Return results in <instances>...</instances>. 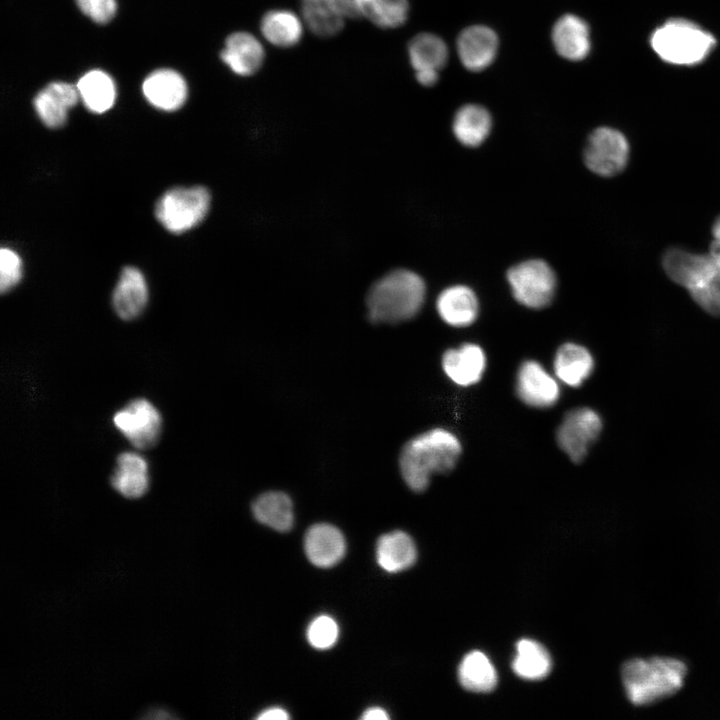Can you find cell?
<instances>
[{"label":"cell","mask_w":720,"mask_h":720,"mask_svg":"<svg viewBox=\"0 0 720 720\" xmlns=\"http://www.w3.org/2000/svg\"><path fill=\"white\" fill-rule=\"evenodd\" d=\"M462 452L458 437L451 431L435 428L410 439L399 458L401 475L415 492L424 491L431 476L451 471Z\"/></svg>","instance_id":"1"},{"label":"cell","mask_w":720,"mask_h":720,"mask_svg":"<svg viewBox=\"0 0 720 720\" xmlns=\"http://www.w3.org/2000/svg\"><path fill=\"white\" fill-rule=\"evenodd\" d=\"M687 667L670 657L634 658L623 664L622 683L629 701L647 706L677 693L683 686Z\"/></svg>","instance_id":"2"},{"label":"cell","mask_w":720,"mask_h":720,"mask_svg":"<svg viewBox=\"0 0 720 720\" xmlns=\"http://www.w3.org/2000/svg\"><path fill=\"white\" fill-rule=\"evenodd\" d=\"M426 294L423 279L416 273L398 269L378 280L367 294L368 317L374 323H398L414 317Z\"/></svg>","instance_id":"3"},{"label":"cell","mask_w":720,"mask_h":720,"mask_svg":"<svg viewBox=\"0 0 720 720\" xmlns=\"http://www.w3.org/2000/svg\"><path fill=\"white\" fill-rule=\"evenodd\" d=\"M715 44L711 33L683 18L664 22L650 36L652 49L663 61L681 66L703 62Z\"/></svg>","instance_id":"4"},{"label":"cell","mask_w":720,"mask_h":720,"mask_svg":"<svg viewBox=\"0 0 720 720\" xmlns=\"http://www.w3.org/2000/svg\"><path fill=\"white\" fill-rule=\"evenodd\" d=\"M209 206L210 194L206 188L175 187L160 197L155 206V216L166 230L183 233L206 217Z\"/></svg>","instance_id":"5"},{"label":"cell","mask_w":720,"mask_h":720,"mask_svg":"<svg viewBox=\"0 0 720 720\" xmlns=\"http://www.w3.org/2000/svg\"><path fill=\"white\" fill-rule=\"evenodd\" d=\"M507 281L514 298L522 305L540 309L549 305L556 290V276L541 259H531L512 266Z\"/></svg>","instance_id":"6"},{"label":"cell","mask_w":720,"mask_h":720,"mask_svg":"<svg viewBox=\"0 0 720 720\" xmlns=\"http://www.w3.org/2000/svg\"><path fill=\"white\" fill-rule=\"evenodd\" d=\"M630 156L626 136L611 127H599L588 137L584 148V162L593 173L612 177L621 173Z\"/></svg>","instance_id":"7"},{"label":"cell","mask_w":720,"mask_h":720,"mask_svg":"<svg viewBox=\"0 0 720 720\" xmlns=\"http://www.w3.org/2000/svg\"><path fill=\"white\" fill-rule=\"evenodd\" d=\"M601 429L602 420L596 411L587 407L576 408L562 419L556 432V441L571 461L579 463L597 440Z\"/></svg>","instance_id":"8"},{"label":"cell","mask_w":720,"mask_h":720,"mask_svg":"<svg viewBox=\"0 0 720 720\" xmlns=\"http://www.w3.org/2000/svg\"><path fill=\"white\" fill-rule=\"evenodd\" d=\"M113 423L131 444L139 449L153 447L161 434V415L146 399L131 401L114 414Z\"/></svg>","instance_id":"9"},{"label":"cell","mask_w":720,"mask_h":720,"mask_svg":"<svg viewBox=\"0 0 720 720\" xmlns=\"http://www.w3.org/2000/svg\"><path fill=\"white\" fill-rule=\"evenodd\" d=\"M556 376L550 374L539 362L527 360L519 367L516 377V393L526 405L534 408L553 406L560 397Z\"/></svg>","instance_id":"10"},{"label":"cell","mask_w":720,"mask_h":720,"mask_svg":"<svg viewBox=\"0 0 720 720\" xmlns=\"http://www.w3.org/2000/svg\"><path fill=\"white\" fill-rule=\"evenodd\" d=\"M662 266L672 281L690 290L710 280L716 268V261L710 253L696 254L672 247L665 251Z\"/></svg>","instance_id":"11"},{"label":"cell","mask_w":720,"mask_h":720,"mask_svg":"<svg viewBox=\"0 0 720 720\" xmlns=\"http://www.w3.org/2000/svg\"><path fill=\"white\" fill-rule=\"evenodd\" d=\"M498 37L491 28L473 25L465 28L457 38V51L463 66L480 72L490 66L498 51Z\"/></svg>","instance_id":"12"},{"label":"cell","mask_w":720,"mask_h":720,"mask_svg":"<svg viewBox=\"0 0 720 720\" xmlns=\"http://www.w3.org/2000/svg\"><path fill=\"white\" fill-rule=\"evenodd\" d=\"M441 364L453 383L466 387L476 384L482 378L486 369V355L479 345L465 343L445 351Z\"/></svg>","instance_id":"13"},{"label":"cell","mask_w":720,"mask_h":720,"mask_svg":"<svg viewBox=\"0 0 720 720\" xmlns=\"http://www.w3.org/2000/svg\"><path fill=\"white\" fill-rule=\"evenodd\" d=\"M80 98L77 87L66 82H51L34 98V109L40 120L49 128H59L67 120L69 109Z\"/></svg>","instance_id":"14"},{"label":"cell","mask_w":720,"mask_h":720,"mask_svg":"<svg viewBox=\"0 0 720 720\" xmlns=\"http://www.w3.org/2000/svg\"><path fill=\"white\" fill-rule=\"evenodd\" d=\"M142 91L152 106L164 111L179 109L187 98L184 78L178 72L167 68L150 73L143 82Z\"/></svg>","instance_id":"15"},{"label":"cell","mask_w":720,"mask_h":720,"mask_svg":"<svg viewBox=\"0 0 720 720\" xmlns=\"http://www.w3.org/2000/svg\"><path fill=\"white\" fill-rule=\"evenodd\" d=\"M220 58L235 74L251 76L263 65L265 51L254 35L240 31L227 37Z\"/></svg>","instance_id":"16"},{"label":"cell","mask_w":720,"mask_h":720,"mask_svg":"<svg viewBox=\"0 0 720 720\" xmlns=\"http://www.w3.org/2000/svg\"><path fill=\"white\" fill-rule=\"evenodd\" d=\"M552 42L561 57L570 61L583 60L591 49L589 26L581 17L565 14L553 26Z\"/></svg>","instance_id":"17"},{"label":"cell","mask_w":720,"mask_h":720,"mask_svg":"<svg viewBox=\"0 0 720 720\" xmlns=\"http://www.w3.org/2000/svg\"><path fill=\"white\" fill-rule=\"evenodd\" d=\"M304 548L309 561L317 567L328 568L337 564L344 556L346 544L340 530L330 524L311 526L304 539Z\"/></svg>","instance_id":"18"},{"label":"cell","mask_w":720,"mask_h":720,"mask_svg":"<svg viewBox=\"0 0 720 720\" xmlns=\"http://www.w3.org/2000/svg\"><path fill=\"white\" fill-rule=\"evenodd\" d=\"M436 309L446 324L462 328L471 325L476 320L479 313V302L472 289L464 285H454L439 294L436 300Z\"/></svg>","instance_id":"19"},{"label":"cell","mask_w":720,"mask_h":720,"mask_svg":"<svg viewBox=\"0 0 720 720\" xmlns=\"http://www.w3.org/2000/svg\"><path fill=\"white\" fill-rule=\"evenodd\" d=\"M148 301L146 280L135 267H125L113 292V307L123 320H132L144 310Z\"/></svg>","instance_id":"20"},{"label":"cell","mask_w":720,"mask_h":720,"mask_svg":"<svg viewBox=\"0 0 720 720\" xmlns=\"http://www.w3.org/2000/svg\"><path fill=\"white\" fill-rule=\"evenodd\" d=\"M594 359L584 346L576 343L561 345L554 356L556 378L570 387H578L591 375Z\"/></svg>","instance_id":"21"},{"label":"cell","mask_w":720,"mask_h":720,"mask_svg":"<svg viewBox=\"0 0 720 720\" xmlns=\"http://www.w3.org/2000/svg\"><path fill=\"white\" fill-rule=\"evenodd\" d=\"M116 464L111 477L113 488L126 498L143 496L149 488L146 460L137 453L124 452L118 456Z\"/></svg>","instance_id":"22"},{"label":"cell","mask_w":720,"mask_h":720,"mask_svg":"<svg viewBox=\"0 0 720 720\" xmlns=\"http://www.w3.org/2000/svg\"><path fill=\"white\" fill-rule=\"evenodd\" d=\"M416 547L411 537L402 531L382 535L377 542V562L385 571L395 573L412 566Z\"/></svg>","instance_id":"23"},{"label":"cell","mask_w":720,"mask_h":720,"mask_svg":"<svg viewBox=\"0 0 720 720\" xmlns=\"http://www.w3.org/2000/svg\"><path fill=\"white\" fill-rule=\"evenodd\" d=\"M492 127L490 113L477 104H467L457 110L452 129L457 140L468 147L482 144Z\"/></svg>","instance_id":"24"},{"label":"cell","mask_w":720,"mask_h":720,"mask_svg":"<svg viewBox=\"0 0 720 720\" xmlns=\"http://www.w3.org/2000/svg\"><path fill=\"white\" fill-rule=\"evenodd\" d=\"M265 39L280 48L297 45L303 35L300 19L290 10L273 9L266 12L260 23Z\"/></svg>","instance_id":"25"},{"label":"cell","mask_w":720,"mask_h":720,"mask_svg":"<svg viewBox=\"0 0 720 720\" xmlns=\"http://www.w3.org/2000/svg\"><path fill=\"white\" fill-rule=\"evenodd\" d=\"M410 63L417 72H439L447 63L448 48L435 34L419 33L408 44Z\"/></svg>","instance_id":"26"},{"label":"cell","mask_w":720,"mask_h":720,"mask_svg":"<svg viewBox=\"0 0 720 720\" xmlns=\"http://www.w3.org/2000/svg\"><path fill=\"white\" fill-rule=\"evenodd\" d=\"M76 87L80 99L91 112H106L115 102L114 81L104 71L91 70L87 72L79 79Z\"/></svg>","instance_id":"27"},{"label":"cell","mask_w":720,"mask_h":720,"mask_svg":"<svg viewBox=\"0 0 720 720\" xmlns=\"http://www.w3.org/2000/svg\"><path fill=\"white\" fill-rule=\"evenodd\" d=\"M252 512L256 520L277 531L285 532L293 526L292 501L282 492L271 491L260 495L252 504Z\"/></svg>","instance_id":"28"},{"label":"cell","mask_w":720,"mask_h":720,"mask_svg":"<svg viewBox=\"0 0 720 720\" xmlns=\"http://www.w3.org/2000/svg\"><path fill=\"white\" fill-rule=\"evenodd\" d=\"M303 19L315 35L331 37L344 27L345 16L334 0H301Z\"/></svg>","instance_id":"29"},{"label":"cell","mask_w":720,"mask_h":720,"mask_svg":"<svg viewBox=\"0 0 720 720\" xmlns=\"http://www.w3.org/2000/svg\"><path fill=\"white\" fill-rule=\"evenodd\" d=\"M461 685L472 692L486 693L493 690L497 683V674L490 660L480 651L464 656L458 669Z\"/></svg>","instance_id":"30"},{"label":"cell","mask_w":720,"mask_h":720,"mask_svg":"<svg viewBox=\"0 0 720 720\" xmlns=\"http://www.w3.org/2000/svg\"><path fill=\"white\" fill-rule=\"evenodd\" d=\"M551 658L538 642L522 639L516 644V655L512 663L514 672L527 680L545 678L551 670Z\"/></svg>","instance_id":"31"},{"label":"cell","mask_w":720,"mask_h":720,"mask_svg":"<svg viewBox=\"0 0 720 720\" xmlns=\"http://www.w3.org/2000/svg\"><path fill=\"white\" fill-rule=\"evenodd\" d=\"M362 16L381 28H396L408 17V0H357Z\"/></svg>","instance_id":"32"},{"label":"cell","mask_w":720,"mask_h":720,"mask_svg":"<svg viewBox=\"0 0 720 720\" xmlns=\"http://www.w3.org/2000/svg\"><path fill=\"white\" fill-rule=\"evenodd\" d=\"M339 634L336 621L327 615L316 617L307 629L309 643L317 649H327L335 644Z\"/></svg>","instance_id":"33"},{"label":"cell","mask_w":720,"mask_h":720,"mask_svg":"<svg viewBox=\"0 0 720 720\" xmlns=\"http://www.w3.org/2000/svg\"><path fill=\"white\" fill-rule=\"evenodd\" d=\"M22 278V261L19 255L10 248L3 247L0 251V290L10 291Z\"/></svg>","instance_id":"34"},{"label":"cell","mask_w":720,"mask_h":720,"mask_svg":"<svg viewBox=\"0 0 720 720\" xmlns=\"http://www.w3.org/2000/svg\"><path fill=\"white\" fill-rule=\"evenodd\" d=\"M80 11L98 24H106L114 17L116 0H76Z\"/></svg>","instance_id":"35"},{"label":"cell","mask_w":720,"mask_h":720,"mask_svg":"<svg viewBox=\"0 0 720 720\" xmlns=\"http://www.w3.org/2000/svg\"><path fill=\"white\" fill-rule=\"evenodd\" d=\"M688 291L696 304L705 312L720 316V296L711 287L703 284Z\"/></svg>","instance_id":"36"},{"label":"cell","mask_w":720,"mask_h":720,"mask_svg":"<svg viewBox=\"0 0 720 720\" xmlns=\"http://www.w3.org/2000/svg\"><path fill=\"white\" fill-rule=\"evenodd\" d=\"M334 2L345 17L359 18L362 16L357 0H334Z\"/></svg>","instance_id":"37"},{"label":"cell","mask_w":720,"mask_h":720,"mask_svg":"<svg viewBox=\"0 0 720 720\" xmlns=\"http://www.w3.org/2000/svg\"><path fill=\"white\" fill-rule=\"evenodd\" d=\"M712 243L710 254L717 263L720 264V216L715 220L712 226Z\"/></svg>","instance_id":"38"},{"label":"cell","mask_w":720,"mask_h":720,"mask_svg":"<svg viewBox=\"0 0 720 720\" xmlns=\"http://www.w3.org/2000/svg\"><path fill=\"white\" fill-rule=\"evenodd\" d=\"M256 718L259 720H285L289 718V715L282 708L272 707L262 711Z\"/></svg>","instance_id":"39"},{"label":"cell","mask_w":720,"mask_h":720,"mask_svg":"<svg viewBox=\"0 0 720 720\" xmlns=\"http://www.w3.org/2000/svg\"><path fill=\"white\" fill-rule=\"evenodd\" d=\"M363 720H387L389 716L387 712L380 707L368 708L361 716Z\"/></svg>","instance_id":"40"},{"label":"cell","mask_w":720,"mask_h":720,"mask_svg":"<svg viewBox=\"0 0 720 720\" xmlns=\"http://www.w3.org/2000/svg\"><path fill=\"white\" fill-rule=\"evenodd\" d=\"M715 260V259H714ZM704 284L710 286L720 296V264L716 262L715 271L710 280ZM703 285V284H702Z\"/></svg>","instance_id":"41"}]
</instances>
